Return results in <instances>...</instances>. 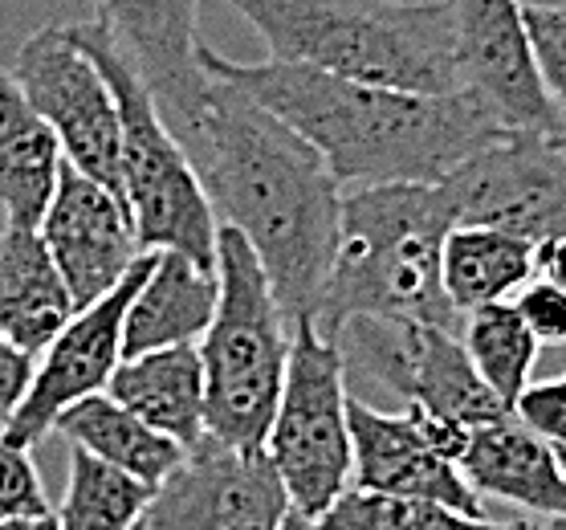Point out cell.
I'll use <instances>...</instances> for the list:
<instances>
[{
  "mask_svg": "<svg viewBox=\"0 0 566 530\" xmlns=\"http://www.w3.org/2000/svg\"><path fill=\"white\" fill-rule=\"evenodd\" d=\"M135 530H143V527H135Z\"/></svg>",
  "mask_w": 566,
  "mask_h": 530,
  "instance_id": "obj_38",
  "label": "cell"
},
{
  "mask_svg": "<svg viewBox=\"0 0 566 530\" xmlns=\"http://www.w3.org/2000/svg\"><path fill=\"white\" fill-rule=\"evenodd\" d=\"M217 314L200 347L205 363V428L232 449H265L282 401L294 323L237 229L217 233Z\"/></svg>",
  "mask_w": 566,
  "mask_h": 530,
  "instance_id": "obj_5",
  "label": "cell"
},
{
  "mask_svg": "<svg viewBox=\"0 0 566 530\" xmlns=\"http://www.w3.org/2000/svg\"><path fill=\"white\" fill-rule=\"evenodd\" d=\"M17 86L62 143V159L123 196V123L103 65L70 38V25L33 29L17 50Z\"/></svg>",
  "mask_w": 566,
  "mask_h": 530,
  "instance_id": "obj_8",
  "label": "cell"
},
{
  "mask_svg": "<svg viewBox=\"0 0 566 530\" xmlns=\"http://www.w3.org/2000/svg\"><path fill=\"white\" fill-rule=\"evenodd\" d=\"M70 38L103 65L123 123V200L130 208L143 249H176L200 266H217L220 220L208 200L192 156L184 152L151 91L143 86L127 53L118 50L103 21H74Z\"/></svg>",
  "mask_w": 566,
  "mask_h": 530,
  "instance_id": "obj_6",
  "label": "cell"
},
{
  "mask_svg": "<svg viewBox=\"0 0 566 530\" xmlns=\"http://www.w3.org/2000/svg\"><path fill=\"white\" fill-rule=\"evenodd\" d=\"M534 270H538L534 278L558 285L566 294V237H551V241L534 246Z\"/></svg>",
  "mask_w": 566,
  "mask_h": 530,
  "instance_id": "obj_32",
  "label": "cell"
},
{
  "mask_svg": "<svg viewBox=\"0 0 566 530\" xmlns=\"http://www.w3.org/2000/svg\"><path fill=\"white\" fill-rule=\"evenodd\" d=\"M290 493L265 449H232L205 437L151 490L143 530H277Z\"/></svg>",
  "mask_w": 566,
  "mask_h": 530,
  "instance_id": "obj_12",
  "label": "cell"
},
{
  "mask_svg": "<svg viewBox=\"0 0 566 530\" xmlns=\"http://www.w3.org/2000/svg\"><path fill=\"white\" fill-rule=\"evenodd\" d=\"M217 266H200L176 249H151L147 273L123 319V360L155 347L200 343L217 314Z\"/></svg>",
  "mask_w": 566,
  "mask_h": 530,
  "instance_id": "obj_18",
  "label": "cell"
},
{
  "mask_svg": "<svg viewBox=\"0 0 566 530\" xmlns=\"http://www.w3.org/2000/svg\"><path fill=\"white\" fill-rule=\"evenodd\" d=\"M444 184L457 225H490L542 246L566 237V156L546 135L505 131Z\"/></svg>",
  "mask_w": 566,
  "mask_h": 530,
  "instance_id": "obj_11",
  "label": "cell"
},
{
  "mask_svg": "<svg viewBox=\"0 0 566 530\" xmlns=\"http://www.w3.org/2000/svg\"><path fill=\"white\" fill-rule=\"evenodd\" d=\"M45 510H50V493L33 453L0 437V518L45 515Z\"/></svg>",
  "mask_w": 566,
  "mask_h": 530,
  "instance_id": "obj_28",
  "label": "cell"
},
{
  "mask_svg": "<svg viewBox=\"0 0 566 530\" xmlns=\"http://www.w3.org/2000/svg\"><path fill=\"white\" fill-rule=\"evenodd\" d=\"M53 433H62L74 449H86L111 466L127 469L130 478L147 481V486H159L184 461V449L176 440L143 425L111 392H94L86 401L70 404L53 420Z\"/></svg>",
  "mask_w": 566,
  "mask_h": 530,
  "instance_id": "obj_23",
  "label": "cell"
},
{
  "mask_svg": "<svg viewBox=\"0 0 566 530\" xmlns=\"http://www.w3.org/2000/svg\"><path fill=\"white\" fill-rule=\"evenodd\" d=\"M106 392L143 425L171 437L180 449H192L208 437L205 428V363L196 343L155 347L118 360Z\"/></svg>",
  "mask_w": 566,
  "mask_h": 530,
  "instance_id": "obj_19",
  "label": "cell"
},
{
  "mask_svg": "<svg viewBox=\"0 0 566 530\" xmlns=\"http://www.w3.org/2000/svg\"><path fill=\"white\" fill-rule=\"evenodd\" d=\"M558 457H563V469H566V449H558Z\"/></svg>",
  "mask_w": 566,
  "mask_h": 530,
  "instance_id": "obj_37",
  "label": "cell"
},
{
  "mask_svg": "<svg viewBox=\"0 0 566 530\" xmlns=\"http://www.w3.org/2000/svg\"><path fill=\"white\" fill-rule=\"evenodd\" d=\"M452 25L461 91L485 106L505 131L563 135L566 115L542 91L530 58L522 0H440Z\"/></svg>",
  "mask_w": 566,
  "mask_h": 530,
  "instance_id": "obj_13",
  "label": "cell"
},
{
  "mask_svg": "<svg viewBox=\"0 0 566 530\" xmlns=\"http://www.w3.org/2000/svg\"><path fill=\"white\" fill-rule=\"evenodd\" d=\"M115 45L127 53L176 139L188 147L212 94V79L196 58L200 0H91Z\"/></svg>",
  "mask_w": 566,
  "mask_h": 530,
  "instance_id": "obj_15",
  "label": "cell"
},
{
  "mask_svg": "<svg viewBox=\"0 0 566 530\" xmlns=\"http://www.w3.org/2000/svg\"><path fill=\"white\" fill-rule=\"evenodd\" d=\"M33 367H38V360L29 351L0 335V428L13 420V413L25 401L29 384H33Z\"/></svg>",
  "mask_w": 566,
  "mask_h": 530,
  "instance_id": "obj_31",
  "label": "cell"
},
{
  "mask_svg": "<svg viewBox=\"0 0 566 530\" xmlns=\"http://www.w3.org/2000/svg\"><path fill=\"white\" fill-rule=\"evenodd\" d=\"M273 62L399 91L464 94L440 0H224Z\"/></svg>",
  "mask_w": 566,
  "mask_h": 530,
  "instance_id": "obj_4",
  "label": "cell"
},
{
  "mask_svg": "<svg viewBox=\"0 0 566 530\" xmlns=\"http://www.w3.org/2000/svg\"><path fill=\"white\" fill-rule=\"evenodd\" d=\"M0 530H62V527H57V515H53V510H45V515L0 518Z\"/></svg>",
  "mask_w": 566,
  "mask_h": 530,
  "instance_id": "obj_33",
  "label": "cell"
},
{
  "mask_svg": "<svg viewBox=\"0 0 566 530\" xmlns=\"http://www.w3.org/2000/svg\"><path fill=\"white\" fill-rule=\"evenodd\" d=\"M151 261V249L135 261V270L111 290L106 298L77 306L70 323L53 335V343L38 355L33 367V384H29L25 401L13 413V420L0 428V437L33 449L41 437L53 433V420L70 408V404L86 401L94 392H106L118 360H123V319H127L130 294L143 282Z\"/></svg>",
  "mask_w": 566,
  "mask_h": 530,
  "instance_id": "obj_14",
  "label": "cell"
},
{
  "mask_svg": "<svg viewBox=\"0 0 566 530\" xmlns=\"http://www.w3.org/2000/svg\"><path fill=\"white\" fill-rule=\"evenodd\" d=\"M38 237L62 273L74 306H91L106 298L147 253L139 246L127 200L70 164H62Z\"/></svg>",
  "mask_w": 566,
  "mask_h": 530,
  "instance_id": "obj_16",
  "label": "cell"
},
{
  "mask_svg": "<svg viewBox=\"0 0 566 530\" xmlns=\"http://www.w3.org/2000/svg\"><path fill=\"white\" fill-rule=\"evenodd\" d=\"M147 481L130 478L127 469L70 445V478H65L57 527L62 530H135L151 502Z\"/></svg>",
  "mask_w": 566,
  "mask_h": 530,
  "instance_id": "obj_24",
  "label": "cell"
},
{
  "mask_svg": "<svg viewBox=\"0 0 566 530\" xmlns=\"http://www.w3.org/2000/svg\"><path fill=\"white\" fill-rule=\"evenodd\" d=\"M184 152L205 180L217 220L258 253L285 319H314L335 266L347 196L326 159L282 118L220 79H212L200 127Z\"/></svg>",
  "mask_w": 566,
  "mask_h": 530,
  "instance_id": "obj_1",
  "label": "cell"
},
{
  "mask_svg": "<svg viewBox=\"0 0 566 530\" xmlns=\"http://www.w3.org/2000/svg\"><path fill=\"white\" fill-rule=\"evenodd\" d=\"M534 273V246L526 237L490 225H452V233L444 237L440 278L461 319L490 302H514Z\"/></svg>",
  "mask_w": 566,
  "mask_h": 530,
  "instance_id": "obj_22",
  "label": "cell"
},
{
  "mask_svg": "<svg viewBox=\"0 0 566 530\" xmlns=\"http://www.w3.org/2000/svg\"><path fill=\"white\" fill-rule=\"evenodd\" d=\"M74 311V298L41 246L38 229L4 225L0 233V335L38 360Z\"/></svg>",
  "mask_w": 566,
  "mask_h": 530,
  "instance_id": "obj_21",
  "label": "cell"
},
{
  "mask_svg": "<svg viewBox=\"0 0 566 530\" xmlns=\"http://www.w3.org/2000/svg\"><path fill=\"white\" fill-rule=\"evenodd\" d=\"M461 343L476 375L485 380V388L514 413V401L526 392L534 360H538V339L517 314L514 302H490V306L464 314Z\"/></svg>",
  "mask_w": 566,
  "mask_h": 530,
  "instance_id": "obj_25",
  "label": "cell"
},
{
  "mask_svg": "<svg viewBox=\"0 0 566 530\" xmlns=\"http://www.w3.org/2000/svg\"><path fill=\"white\" fill-rule=\"evenodd\" d=\"M326 530H510L490 518L461 515L452 506L424 502V498H396L350 486L326 515Z\"/></svg>",
  "mask_w": 566,
  "mask_h": 530,
  "instance_id": "obj_26",
  "label": "cell"
},
{
  "mask_svg": "<svg viewBox=\"0 0 566 530\" xmlns=\"http://www.w3.org/2000/svg\"><path fill=\"white\" fill-rule=\"evenodd\" d=\"M205 74L245 91L326 159L343 188L440 184L505 127L469 94H424L294 62H232L200 41Z\"/></svg>",
  "mask_w": 566,
  "mask_h": 530,
  "instance_id": "obj_2",
  "label": "cell"
},
{
  "mask_svg": "<svg viewBox=\"0 0 566 530\" xmlns=\"http://www.w3.org/2000/svg\"><path fill=\"white\" fill-rule=\"evenodd\" d=\"M347 401V360L338 343L310 319H297L265 457L277 469L290 506L310 518H322L350 490L355 453Z\"/></svg>",
  "mask_w": 566,
  "mask_h": 530,
  "instance_id": "obj_7",
  "label": "cell"
},
{
  "mask_svg": "<svg viewBox=\"0 0 566 530\" xmlns=\"http://www.w3.org/2000/svg\"><path fill=\"white\" fill-rule=\"evenodd\" d=\"M522 25H526L530 58H534L542 91L566 115V4L522 0Z\"/></svg>",
  "mask_w": 566,
  "mask_h": 530,
  "instance_id": "obj_27",
  "label": "cell"
},
{
  "mask_svg": "<svg viewBox=\"0 0 566 530\" xmlns=\"http://www.w3.org/2000/svg\"><path fill=\"white\" fill-rule=\"evenodd\" d=\"M62 143L33 111L9 70H0V212L4 225L38 229L62 176Z\"/></svg>",
  "mask_w": 566,
  "mask_h": 530,
  "instance_id": "obj_20",
  "label": "cell"
},
{
  "mask_svg": "<svg viewBox=\"0 0 566 530\" xmlns=\"http://www.w3.org/2000/svg\"><path fill=\"white\" fill-rule=\"evenodd\" d=\"M514 306L538 343H566V294L558 285L530 278L514 294Z\"/></svg>",
  "mask_w": 566,
  "mask_h": 530,
  "instance_id": "obj_30",
  "label": "cell"
},
{
  "mask_svg": "<svg viewBox=\"0 0 566 530\" xmlns=\"http://www.w3.org/2000/svg\"><path fill=\"white\" fill-rule=\"evenodd\" d=\"M461 474L476 493L522 506L534 518L566 522V469L551 440L530 433L514 413L469 428Z\"/></svg>",
  "mask_w": 566,
  "mask_h": 530,
  "instance_id": "obj_17",
  "label": "cell"
},
{
  "mask_svg": "<svg viewBox=\"0 0 566 530\" xmlns=\"http://www.w3.org/2000/svg\"><path fill=\"white\" fill-rule=\"evenodd\" d=\"M277 530H326V522H322V518L302 515V510H294V506H290V515L282 518V527H277Z\"/></svg>",
  "mask_w": 566,
  "mask_h": 530,
  "instance_id": "obj_34",
  "label": "cell"
},
{
  "mask_svg": "<svg viewBox=\"0 0 566 530\" xmlns=\"http://www.w3.org/2000/svg\"><path fill=\"white\" fill-rule=\"evenodd\" d=\"M350 486L396 498H424V502L452 506L461 515L485 518L481 493L464 481L461 453L469 445V428L424 416L420 408L379 413L371 404L350 396Z\"/></svg>",
  "mask_w": 566,
  "mask_h": 530,
  "instance_id": "obj_10",
  "label": "cell"
},
{
  "mask_svg": "<svg viewBox=\"0 0 566 530\" xmlns=\"http://www.w3.org/2000/svg\"><path fill=\"white\" fill-rule=\"evenodd\" d=\"M514 416L530 433L551 440L554 449H566V380H530L526 392L514 401Z\"/></svg>",
  "mask_w": 566,
  "mask_h": 530,
  "instance_id": "obj_29",
  "label": "cell"
},
{
  "mask_svg": "<svg viewBox=\"0 0 566 530\" xmlns=\"http://www.w3.org/2000/svg\"><path fill=\"white\" fill-rule=\"evenodd\" d=\"M343 360L363 367L384 388L420 408L424 416L476 428L493 416L510 413L476 375L457 331L428 323H379L350 319L335 335Z\"/></svg>",
  "mask_w": 566,
  "mask_h": 530,
  "instance_id": "obj_9",
  "label": "cell"
},
{
  "mask_svg": "<svg viewBox=\"0 0 566 530\" xmlns=\"http://www.w3.org/2000/svg\"><path fill=\"white\" fill-rule=\"evenodd\" d=\"M457 225L444 184H371L347 188L335 266L310 323L335 339L350 319L428 323L461 335L440 278L444 237Z\"/></svg>",
  "mask_w": 566,
  "mask_h": 530,
  "instance_id": "obj_3",
  "label": "cell"
},
{
  "mask_svg": "<svg viewBox=\"0 0 566 530\" xmlns=\"http://www.w3.org/2000/svg\"><path fill=\"white\" fill-rule=\"evenodd\" d=\"M510 530H566V522H554V518H530V522H514Z\"/></svg>",
  "mask_w": 566,
  "mask_h": 530,
  "instance_id": "obj_35",
  "label": "cell"
},
{
  "mask_svg": "<svg viewBox=\"0 0 566 530\" xmlns=\"http://www.w3.org/2000/svg\"><path fill=\"white\" fill-rule=\"evenodd\" d=\"M554 147H558V152L566 156V131H563V135H554Z\"/></svg>",
  "mask_w": 566,
  "mask_h": 530,
  "instance_id": "obj_36",
  "label": "cell"
}]
</instances>
